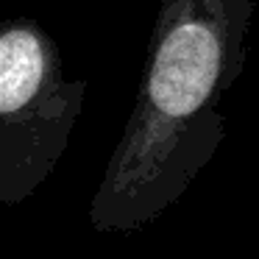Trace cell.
<instances>
[{
  "label": "cell",
  "instance_id": "cell-2",
  "mask_svg": "<svg viewBox=\"0 0 259 259\" xmlns=\"http://www.w3.org/2000/svg\"><path fill=\"white\" fill-rule=\"evenodd\" d=\"M53 36L28 14L0 25V203L28 201L67 153L87 101Z\"/></svg>",
  "mask_w": 259,
  "mask_h": 259
},
{
  "label": "cell",
  "instance_id": "cell-1",
  "mask_svg": "<svg viewBox=\"0 0 259 259\" xmlns=\"http://www.w3.org/2000/svg\"><path fill=\"white\" fill-rule=\"evenodd\" d=\"M256 0H162L134 106L90 201L98 234L156 223L226 140L223 103L248 62Z\"/></svg>",
  "mask_w": 259,
  "mask_h": 259
}]
</instances>
